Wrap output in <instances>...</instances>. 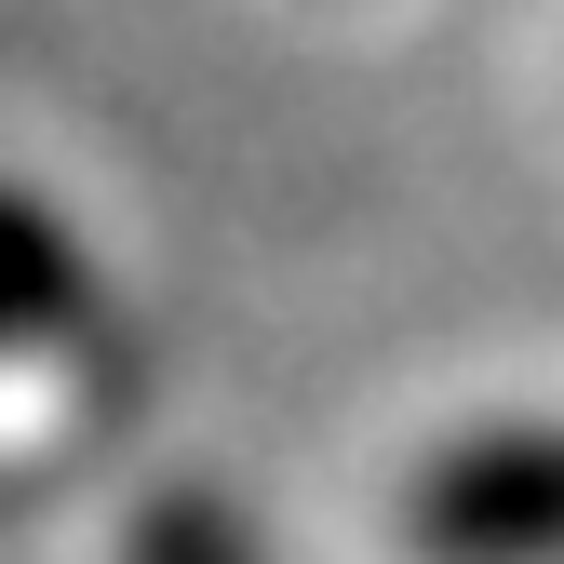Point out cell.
<instances>
[{"label": "cell", "instance_id": "2", "mask_svg": "<svg viewBox=\"0 0 564 564\" xmlns=\"http://www.w3.org/2000/svg\"><path fill=\"white\" fill-rule=\"evenodd\" d=\"M82 323V242H67L28 188H0V349Z\"/></svg>", "mask_w": 564, "mask_h": 564}, {"label": "cell", "instance_id": "3", "mask_svg": "<svg viewBox=\"0 0 564 564\" xmlns=\"http://www.w3.org/2000/svg\"><path fill=\"white\" fill-rule=\"evenodd\" d=\"M134 564H269V551L242 538V511H229V498H202V484H162V498L134 511Z\"/></svg>", "mask_w": 564, "mask_h": 564}, {"label": "cell", "instance_id": "1", "mask_svg": "<svg viewBox=\"0 0 564 564\" xmlns=\"http://www.w3.org/2000/svg\"><path fill=\"white\" fill-rule=\"evenodd\" d=\"M416 538L457 564H564V431H470L416 470Z\"/></svg>", "mask_w": 564, "mask_h": 564}]
</instances>
